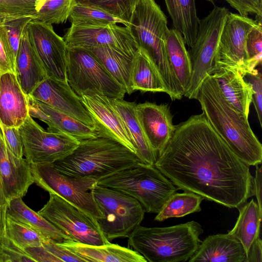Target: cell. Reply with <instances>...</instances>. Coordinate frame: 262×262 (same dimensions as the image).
Returning a JSON list of instances; mask_svg holds the SVG:
<instances>
[{
  "mask_svg": "<svg viewBox=\"0 0 262 262\" xmlns=\"http://www.w3.org/2000/svg\"><path fill=\"white\" fill-rule=\"evenodd\" d=\"M212 3H213V2L215 0H207ZM226 1L232 8L236 10L237 6L236 4L235 0H225Z\"/></svg>",
  "mask_w": 262,
  "mask_h": 262,
  "instance_id": "obj_50",
  "label": "cell"
},
{
  "mask_svg": "<svg viewBox=\"0 0 262 262\" xmlns=\"http://www.w3.org/2000/svg\"><path fill=\"white\" fill-rule=\"evenodd\" d=\"M246 49L248 57V72H251L257 66L261 64L262 27L261 22H259L248 33L246 41Z\"/></svg>",
  "mask_w": 262,
  "mask_h": 262,
  "instance_id": "obj_39",
  "label": "cell"
},
{
  "mask_svg": "<svg viewBox=\"0 0 262 262\" xmlns=\"http://www.w3.org/2000/svg\"><path fill=\"white\" fill-rule=\"evenodd\" d=\"M68 19L71 24L79 26H102L121 23L128 27V24L106 12L85 5H72Z\"/></svg>",
  "mask_w": 262,
  "mask_h": 262,
  "instance_id": "obj_34",
  "label": "cell"
},
{
  "mask_svg": "<svg viewBox=\"0 0 262 262\" xmlns=\"http://www.w3.org/2000/svg\"><path fill=\"white\" fill-rule=\"evenodd\" d=\"M183 37L175 29H169L166 38V50L169 65L183 94L191 76V63Z\"/></svg>",
  "mask_w": 262,
  "mask_h": 262,
  "instance_id": "obj_29",
  "label": "cell"
},
{
  "mask_svg": "<svg viewBox=\"0 0 262 262\" xmlns=\"http://www.w3.org/2000/svg\"><path fill=\"white\" fill-rule=\"evenodd\" d=\"M37 0H0V18L35 15Z\"/></svg>",
  "mask_w": 262,
  "mask_h": 262,
  "instance_id": "obj_40",
  "label": "cell"
},
{
  "mask_svg": "<svg viewBox=\"0 0 262 262\" xmlns=\"http://www.w3.org/2000/svg\"><path fill=\"white\" fill-rule=\"evenodd\" d=\"M174 29L182 35L189 48L196 39L200 20L198 17L195 0H164Z\"/></svg>",
  "mask_w": 262,
  "mask_h": 262,
  "instance_id": "obj_30",
  "label": "cell"
},
{
  "mask_svg": "<svg viewBox=\"0 0 262 262\" xmlns=\"http://www.w3.org/2000/svg\"><path fill=\"white\" fill-rule=\"evenodd\" d=\"M24 250L35 262H58L56 257L43 245L28 247Z\"/></svg>",
  "mask_w": 262,
  "mask_h": 262,
  "instance_id": "obj_46",
  "label": "cell"
},
{
  "mask_svg": "<svg viewBox=\"0 0 262 262\" xmlns=\"http://www.w3.org/2000/svg\"><path fill=\"white\" fill-rule=\"evenodd\" d=\"M136 111L149 145L158 154L166 145L176 129L168 105L145 102L136 104Z\"/></svg>",
  "mask_w": 262,
  "mask_h": 262,
  "instance_id": "obj_18",
  "label": "cell"
},
{
  "mask_svg": "<svg viewBox=\"0 0 262 262\" xmlns=\"http://www.w3.org/2000/svg\"><path fill=\"white\" fill-rule=\"evenodd\" d=\"M34 261L24 249L20 248L5 235L0 244V262Z\"/></svg>",
  "mask_w": 262,
  "mask_h": 262,
  "instance_id": "obj_41",
  "label": "cell"
},
{
  "mask_svg": "<svg viewBox=\"0 0 262 262\" xmlns=\"http://www.w3.org/2000/svg\"><path fill=\"white\" fill-rule=\"evenodd\" d=\"M66 77L71 89L79 97L98 94L123 99L126 93L100 60L84 48L69 47Z\"/></svg>",
  "mask_w": 262,
  "mask_h": 262,
  "instance_id": "obj_7",
  "label": "cell"
},
{
  "mask_svg": "<svg viewBox=\"0 0 262 262\" xmlns=\"http://www.w3.org/2000/svg\"><path fill=\"white\" fill-rule=\"evenodd\" d=\"M239 14L247 16L249 13L255 14L258 17L262 16V0H235Z\"/></svg>",
  "mask_w": 262,
  "mask_h": 262,
  "instance_id": "obj_45",
  "label": "cell"
},
{
  "mask_svg": "<svg viewBox=\"0 0 262 262\" xmlns=\"http://www.w3.org/2000/svg\"><path fill=\"white\" fill-rule=\"evenodd\" d=\"M31 166L37 186L49 193L57 194L97 220L103 217L93 193L97 180L63 174L53 164H31Z\"/></svg>",
  "mask_w": 262,
  "mask_h": 262,
  "instance_id": "obj_10",
  "label": "cell"
},
{
  "mask_svg": "<svg viewBox=\"0 0 262 262\" xmlns=\"http://www.w3.org/2000/svg\"><path fill=\"white\" fill-rule=\"evenodd\" d=\"M1 73H0V76H1Z\"/></svg>",
  "mask_w": 262,
  "mask_h": 262,
  "instance_id": "obj_53",
  "label": "cell"
},
{
  "mask_svg": "<svg viewBox=\"0 0 262 262\" xmlns=\"http://www.w3.org/2000/svg\"><path fill=\"white\" fill-rule=\"evenodd\" d=\"M130 80L132 93L140 91L167 94V90L157 68L146 53L140 48L132 59Z\"/></svg>",
  "mask_w": 262,
  "mask_h": 262,
  "instance_id": "obj_27",
  "label": "cell"
},
{
  "mask_svg": "<svg viewBox=\"0 0 262 262\" xmlns=\"http://www.w3.org/2000/svg\"><path fill=\"white\" fill-rule=\"evenodd\" d=\"M93 193L103 216L97 221L110 242L116 238L128 237L140 225L145 210L137 200L121 191L97 184Z\"/></svg>",
  "mask_w": 262,
  "mask_h": 262,
  "instance_id": "obj_8",
  "label": "cell"
},
{
  "mask_svg": "<svg viewBox=\"0 0 262 262\" xmlns=\"http://www.w3.org/2000/svg\"><path fill=\"white\" fill-rule=\"evenodd\" d=\"M138 0H73V4L92 6L107 12L129 24Z\"/></svg>",
  "mask_w": 262,
  "mask_h": 262,
  "instance_id": "obj_37",
  "label": "cell"
},
{
  "mask_svg": "<svg viewBox=\"0 0 262 262\" xmlns=\"http://www.w3.org/2000/svg\"><path fill=\"white\" fill-rule=\"evenodd\" d=\"M7 214L55 242L60 243L72 241L40 214L27 206L20 197L13 198L9 201Z\"/></svg>",
  "mask_w": 262,
  "mask_h": 262,
  "instance_id": "obj_26",
  "label": "cell"
},
{
  "mask_svg": "<svg viewBox=\"0 0 262 262\" xmlns=\"http://www.w3.org/2000/svg\"><path fill=\"white\" fill-rule=\"evenodd\" d=\"M0 178L8 202L22 198L34 183L31 164L26 159L15 156L6 147L0 134Z\"/></svg>",
  "mask_w": 262,
  "mask_h": 262,
  "instance_id": "obj_19",
  "label": "cell"
},
{
  "mask_svg": "<svg viewBox=\"0 0 262 262\" xmlns=\"http://www.w3.org/2000/svg\"><path fill=\"white\" fill-rule=\"evenodd\" d=\"M29 115L46 123L47 130L68 135L79 141L94 138L99 134L96 127L85 124L27 95Z\"/></svg>",
  "mask_w": 262,
  "mask_h": 262,
  "instance_id": "obj_20",
  "label": "cell"
},
{
  "mask_svg": "<svg viewBox=\"0 0 262 262\" xmlns=\"http://www.w3.org/2000/svg\"><path fill=\"white\" fill-rule=\"evenodd\" d=\"M127 27L138 48L146 53L157 68L171 99H181L184 95L167 56V18L160 6L155 0H138Z\"/></svg>",
  "mask_w": 262,
  "mask_h": 262,
  "instance_id": "obj_4",
  "label": "cell"
},
{
  "mask_svg": "<svg viewBox=\"0 0 262 262\" xmlns=\"http://www.w3.org/2000/svg\"><path fill=\"white\" fill-rule=\"evenodd\" d=\"M5 233L8 238L23 249L40 246L50 241L30 227L13 219L7 214Z\"/></svg>",
  "mask_w": 262,
  "mask_h": 262,
  "instance_id": "obj_35",
  "label": "cell"
},
{
  "mask_svg": "<svg viewBox=\"0 0 262 262\" xmlns=\"http://www.w3.org/2000/svg\"><path fill=\"white\" fill-rule=\"evenodd\" d=\"M92 52L102 63L115 79L125 89L127 94L132 93L130 73L133 57L108 47L84 48Z\"/></svg>",
  "mask_w": 262,
  "mask_h": 262,
  "instance_id": "obj_32",
  "label": "cell"
},
{
  "mask_svg": "<svg viewBox=\"0 0 262 262\" xmlns=\"http://www.w3.org/2000/svg\"><path fill=\"white\" fill-rule=\"evenodd\" d=\"M73 5V0H46L36 5L35 20L49 24L63 23Z\"/></svg>",
  "mask_w": 262,
  "mask_h": 262,
  "instance_id": "obj_36",
  "label": "cell"
},
{
  "mask_svg": "<svg viewBox=\"0 0 262 262\" xmlns=\"http://www.w3.org/2000/svg\"><path fill=\"white\" fill-rule=\"evenodd\" d=\"M15 60L11 52L3 18H0V73H15Z\"/></svg>",
  "mask_w": 262,
  "mask_h": 262,
  "instance_id": "obj_43",
  "label": "cell"
},
{
  "mask_svg": "<svg viewBox=\"0 0 262 262\" xmlns=\"http://www.w3.org/2000/svg\"><path fill=\"white\" fill-rule=\"evenodd\" d=\"M64 40L69 47H108L133 57L138 50L128 27L117 24L79 26L71 24Z\"/></svg>",
  "mask_w": 262,
  "mask_h": 262,
  "instance_id": "obj_14",
  "label": "cell"
},
{
  "mask_svg": "<svg viewBox=\"0 0 262 262\" xmlns=\"http://www.w3.org/2000/svg\"><path fill=\"white\" fill-rule=\"evenodd\" d=\"M18 129L24 154L30 164H53L70 155L79 144L68 135L45 130L30 115Z\"/></svg>",
  "mask_w": 262,
  "mask_h": 262,
  "instance_id": "obj_12",
  "label": "cell"
},
{
  "mask_svg": "<svg viewBox=\"0 0 262 262\" xmlns=\"http://www.w3.org/2000/svg\"><path fill=\"white\" fill-rule=\"evenodd\" d=\"M8 202L4 194L0 178V244L5 233V223Z\"/></svg>",
  "mask_w": 262,
  "mask_h": 262,
  "instance_id": "obj_47",
  "label": "cell"
},
{
  "mask_svg": "<svg viewBox=\"0 0 262 262\" xmlns=\"http://www.w3.org/2000/svg\"><path fill=\"white\" fill-rule=\"evenodd\" d=\"M211 76L216 81L226 101L237 111L248 117L252 102L253 90L238 71L230 69H219Z\"/></svg>",
  "mask_w": 262,
  "mask_h": 262,
  "instance_id": "obj_24",
  "label": "cell"
},
{
  "mask_svg": "<svg viewBox=\"0 0 262 262\" xmlns=\"http://www.w3.org/2000/svg\"><path fill=\"white\" fill-rule=\"evenodd\" d=\"M228 13L225 7H215L200 21L195 41L188 51L191 76L184 94L188 99H195L204 79L212 74L220 37Z\"/></svg>",
  "mask_w": 262,
  "mask_h": 262,
  "instance_id": "obj_9",
  "label": "cell"
},
{
  "mask_svg": "<svg viewBox=\"0 0 262 262\" xmlns=\"http://www.w3.org/2000/svg\"><path fill=\"white\" fill-rule=\"evenodd\" d=\"M262 261V241L258 238L251 247L247 255V262Z\"/></svg>",
  "mask_w": 262,
  "mask_h": 262,
  "instance_id": "obj_48",
  "label": "cell"
},
{
  "mask_svg": "<svg viewBox=\"0 0 262 262\" xmlns=\"http://www.w3.org/2000/svg\"><path fill=\"white\" fill-rule=\"evenodd\" d=\"M140 163L137 156L123 144L99 134L79 141L70 155L53 164L63 174L98 181Z\"/></svg>",
  "mask_w": 262,
  "mask_h": 262,
  "instance_id": "obj_3",
  "label": "cell"
},
{
  "mask_svg": "<svg viewBox=\"0 0 262 262\" xmlns=\"http://www.w3.org/2000/svg\"><path fill=\"white\" fill-rule=\"evenodd\" d=\"M202 196L193 192H176L171 195L157 213L155 220L162 222L172 217H182L201 210Z\"/></svg>",
  "mask_w": 262,
  "mask_h": 262,
  "instance_id": "obj_33",
  "label": "cell"
},
{
  "mask_svg": "<svg viewBox=\"0 0 262 262\" xmlns=\"http://www.w3.org/2000/svg\"><path fill=\"white\" fill-rule=\"evenodd\" d=\"M48 202L38 213L74 242L92 245L110 243L97 220L60 196L49 193Z\"/></svg>",
  "mask_w": 262,
  "mask_h": 262,
  "instance_id": "obj_11",
  "label": "cell"
},
{
  "mask_svg": "<svg viewBox=\"0 0 262 262\" xmlns=\"http://www.w3.org/2000/svg\"><path fill=\"white\" fill-rule=\"evenodd\" d=\"M202 226L192 221L167 227H137L128 237L134 250L149 262L188 261L202 241Z\"/></svg>",
  "mask_w": 262,
  "mask_h": 262,
  "instance_id": "obj_5",
  "label": "cell"
},
{
  "mask_svg": "<svg viewBox=\"0 0 262 262\" xmlns=\"http://www.w3.org/2000/svg\"><path fill=\"white\" fill-rule=\"evenodd\" d=\"M261 166L256 165L255 176L254 177V190L257 204L259 209L262 210L261 204Z\"/></svg>",
  "mask_w": 262,
  "mask_h": 262,
  "instance_id": "obj_49",
  "label": "cell"
},
{
  "mask_svg": "<svg viewBox=\"0 0 262 262\" xmlns=\"http://www.w3.org/2000/svg\"><path fill=\"white\" fill-rule=\"evenodd\" d=\"M80 97L92 117L98 134L120 142L136 155L132 137L112 99L98 94Z\"/></svg>",
  "mask_w": 262,
  "mask_h": 262,
  "instance_id": "obj_17",
  "label": "cell"
},
{
  "mask_svg": "<svg viewBox=\"0 0 262 262\" xmlns=\"http://www.w3.org/2000/svg\"><path fill=\"white\" fill-rule=\"evenodd\" d=\"M112 103L123 119L136 149V155L144 164L154 165L157 154L149 145L138 121L135 102L112 99Z\"/></svg>",
  "mask_w": 262,
  "mask_h": 262,
  "instance_id": "obj_28",
  "label": "cell"
},
{
  "mask_svg": "<svg viewBox=\"0 0 262 262\" xmlns=\"http://www.w3.org/2000/svg\"><path fill=\"white\" fill-rule=\"evenodd\" d=\"M30 40L34 47L48 77L66 81L69 47L57 34L52 25L35 19L27 26Z\"/></svg>",
  "mask_w": 262,
  "mask_h": 262,
  "instance_id": "obj_15",
  "label": "cell"
},
{
  "mask_svg": "<svg viewBox=\"0 0 262 262\" xmlns=\"http://www.w3.org/2000/svg\"><path fill=\"white\" fill-rule=\"evenodd\" d=\"M237 209L238 217L234 227L228 233L242 243L247 255L252 245L259 237L262 210L253 199Z\"/></svg>",
  "mask_w": 262,
  "mask_h": 262,
  "instance_id": "obj_31",
  "label": "cell"
},
{
  "mask_svg": "<svg viewBox=\"0 0 262 262\" xmlns=\"http://www.w3.org/2000/svg\"><path fill=\"white\" fill-rule=\"evenodd\" d=\"M46 1V0H37V2H36V5L38 4H40V3H41L43 2V1Z\"/></svg>",
  "mask_w": 262,
  "mask_h": 262,
  "instance_id": "obj_51",
  "label": "cell"
},
{
  "mask_svg": "<svg viewBox=\"0 0 262 262\" xmlns=\"http://www.w3.org/2000/svg\"><path fill=\"white\" fill-rule=\"evenodd\" d=\"M195 99L214 130L242 162L249 166L261 163L262 145L250 127L248 117L226 101L211 75L204 79Z\"/></svg>",
  "mask_w": 262,
  "mask_h": 262,
  "instance_id": "obj_2",
  "label": "cell"
},
{
  "mask_svg": "<svg viewBox=\"0 0 262 262\" xmlns=\"http://www.w3.org/2000/svg\"><path fill=\"white\" fill-rule=\"evenodd\" d=\"M189 262H247L242 243L229 234H217L202 241Z\"/></svg>",
  "mask_w": 262,
  "mask_h": 262,
  "instance_id": "obj_22",
  "label": "cell"
},
{
  "mask_svg": "<svg viewBox=\"0 0 262 262\" xmlns=\"http://www.w3.org/2000/svg\"><path fill=\"white\" fill-rule=\"evenodd\" d=\"M244 79L249 83L252 88L253 102L257 113L258 119L262 127V74L260 71L255 69L251 72H247L244 75Z\"/></svg>",
  "mask_w": 262,
  "mask_h": 262,
  "instance_id": "obj_42",
  "label": "cell"
},
{
  "mask_svg": "<svg viewBox=\"0 0 262 262\" xmlns=\"http://www.w3.org/2000/svg\"><path fill=\"white\" fill-rule=\"evenodd\" d=\"M35 18V15H24L3 18L10 49L15 62L23 32L28 23Z\"/></svg>",
  "mask_w": 262,
  "mask_h": 262,
  "instance_id": "obj_38",
  "label": "cell"
},
{
  "mask_svg": "<svg viewBox=\"0 0 262 262\" xmlns=\"http://www.w3.org/2000/svg\"><path fill=\"white\" fill-rule=\"evenodd\" d=\"M154 166L178 189L233 208L255 195L254 178L203 113L176 125Z\"/></svg>",
  "mask_w": 262,
  "mask_h": 262,
  "instance_id": "obj_1",
  "label": "cell"
},
{
  "mask_svg": "<svg viewBox=\"0 0 262 262\" xmlns=\"http://www.w3.org/2000/svg\"><path fill=\"white\" fill-rule=\"evenodd\" d=\"M29 95L85 124L95 127V122L80 97L68 82L48 77Z\"/></svg>",
  "mask_w": 262,
  "mask_h": 262,
  "instance_id": "obj_16",
  "label": "cell"
},
{
  "mask_svg": "<svg viewBox=\"0 0 262 262\" xmlns=\"http://www.w3.org/2000/svg\"><path fill=\"white\" fill-rule=\"evenodd\" d=\"M2 133V131H1V128H0V134Z\"/></svg>",
  "mask_w": 262,
  "mask_h": 262,
  "instance_id": "obj_52",
  "label": "cell"
},
{
  "mask_svg": "<svg viewBox=\"0 0 262 262\" xmlns=\"http://www.w3.org/2000/svg\"><path fill=\"white\" fill-rule=\"evenodd\" d=\"M97 185L137 200L148 213H158L178 188L154 165L140 163L102 179Z\"/></svg>",
  "mask_w": 262,
  "mask_h": 262,
  "instance_id": "obj_6",
  "label": "cell"
},
{
  "mask_svg": "<svg viewBox=\"0 0 262 262\" xmlns=\"http://www.w3.org/2000/svg\"><path fill=\"white\" fill-rule=\"evenodd\" d=\"M29 116L26 95L16 74L6 72L0 76V124L19 127Z\"/></svg>",
  "mask_w": 262,
  "mask_h": 262,
  "instance_id": "obj_21",
  "label": "cell"
},
{
  "mask_svg": "<svg viewBox=\"0 0 262 262\" xmlns=\"http://www.w3.org/2000/svg\"><path fill=\"white\" fill-rule=\"evenodd\" d=\"M15 73L26 95L30 94L39 83L48 77L42 62L30 40L27 27L20 40L15 59Z\"/></svg>",
  "mask_w": 262,
  "mask_h": 262,
  "instance_id": "obj_23",
  "label": "cell"
},
{
  "mask_svg": "<svg viewBox=\"0 0 262 262\" xmlns=\"http://www.w3.org/2000/svg\"><path fill=\"white\" fill-rule=\"evenodd\" d=\"M60 244L85 261H147L143 256L135 250L111 243L92 245L69 241Z\"/></svg>",
  "mask_w": 262,
  "mask_h": 262,
  "instance_id": "obj_25",
  "label": "cell"
},
{
  "mask_svg": "<svg viewBox=\"0 0 262 262\" xmlns=\"http://www.w3.org/2000/svg\"><path fill=\"white\" fill-rule=\"evenodd\" d=\"M0 128L8 149L16 157L23 158L24 155L23 145L18 127L0 124Z\"/></svg>",
  "mask_w": 262,
  "mask_h": 262,
  "instance_id": "obj_44",
  "label": "cell"
},
{
  "mask_svg": "<svg viewBox=\"0 0 262 262\" xmlns=\"http://www.w3.org/2000/svg\"><path fill=\"white\" fill-rule=\"evenodd\" d=\"M259 22L229 12L220 37L212 73L219 69L235 70L243 76L248 72L246 38Z\"/></svg>",
  "mask_w": 262,
  "mask_h": 262,
  "instance_id": "obj_13",
  "label": "cell"
}]
</instances>
